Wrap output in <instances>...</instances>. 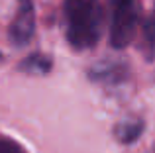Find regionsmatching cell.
<instances>
[{"label":"cell","mask_w":155,"mask_h":153,"mask_svg":"<svg viewBox=\"0 0 155 153\" xmlns=\"http://www.w3.org/2000/svg\"><path fill=\"white\" fill-rule=\"evenodd\" d=\"M143 41H145V49L149 55L155 57V8L149 14V18L143 24Z\"/></svg>","instance_id":"obj_6"},{"label":"cell","mask_w":155,"mask_h":153,"mask_svg":"<svg viewBox=\"0 0 155 153\" xmlns=\"http://www.w3.org/2000/svg\"><path fill=\"white\" fill-rule=\"evenodd\" d=\"M67 41L73 49H92L104 31V8L100 0H65Z\"/></svg>","instance_id":"obj_1"},{"label":"cell","mask_w":155,"mask_h":153,"mask_svg":"<svg viewBox=\"0 0 155 153\" xmlns=\"http://www.w3.org/2000/svg\"><path fill=\"white\" fill-rule=\"evenodd\" d=\"M141 6L140 0H112L110 8V43L116 49H124L136 37L140 28Z\"/></svg>","instance_id":"obj_2"},{"label":"cell","mask_w":155,"mask_h":153,"mask_svg":"<svg viewBox=\"0 0 155 153\" xmlns=\"http://www.w3.org/2000/svg\"><path fill=\"white\" fill-rule=\"evenodd\" d=\"M20 69L31 75H45L51 69V59L43 53H31L20 63Z\"/></svg>","instance_id":"obj_4"},{"label":"cell","mask_w":155,"mask_h":153,"mask_svg":"<svg viewBox=\"0 0 155 153\" xmlns=\"http://www.w3.org/2000/svg\"><path fill=\"white\" fill-rule=\"evenodd\" d=\"M0 153H26L22 149V145H18L16 142L8 138H0Z\"/></svg>","instance_id":"obj_7"},{"label":"cell","mask_w":155,"mask_h":153,"mask_svg":"<svg viewBox=\"0 0 155 153\" xmlns=\"http://www.w3.org/2000/svg\"><path fill=\"white\" fill-rule=\"evenodd\" d=\"M35 31V10L31 0H18L14 20L8 30V37L16 47H26L34 39Z\"/></svg>","instance_id":"obj_3"},{"label":"cell","mask_w":155,"mask_h":153,"mask_svg":"<svg viewBox=\"0 0 155 153\" xmlns=\"http://www.w3.org/2000/svg\"><path fill=\"white\" fill-rule=\"evenodd\" d=\"M141 130H143V124L140 120H134V122H122L120 126L116 128V138L120 139L122 143H132L140 138Z\"/></svg>","instance_id":"obj_5"}]
</instances>
